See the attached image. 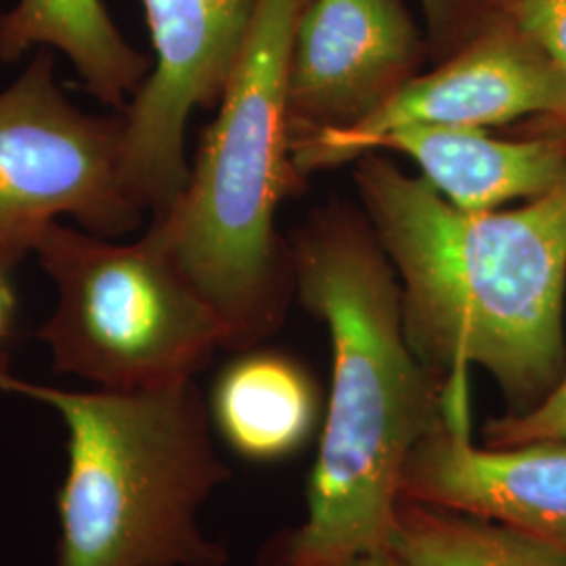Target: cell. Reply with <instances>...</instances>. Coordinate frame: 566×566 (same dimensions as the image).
Returning a JSON list of instances; mask_svg holds the SVG:
<instances>
[{
  "instance_id": "13",
  "label": "cell",
  "mask_w": 566,
  "mask_h": 566,
  "mask_svg": "<svg viewBox=\"0 0 566 566\" xmlns=\"http://www.w3.org/2000/svg\"><path fill=\"white\" fill-rule=\"evenodd\" d=\"M36 46L63 53L86 91L120 114L151 72V60L124 39L103 0H18L0 13V63Z\"/></svg>"
},
{
  "instance_id": "4",
  "label": "cell",
  "mask_w": 566,
  "mask_h": 566,
  "mask_svg": "<svg viewBox=\"0 0 566 566\" xmlns=\"http://www.w3.org/2000/svg\"><path fill=\"white\" fill-rule=\"evenodd\" d=\"M65 428L55 566H227L200 516L231 479L196 380L149 390H72L13 376Z\"/></svg>"
},
{
  "instance_id": "10",
  "label": "cell",
  "mask_w": 566,
  "mask_h": 566,
  "mask_svg": "<svg viewBox=\"0 0 566 566\" xmlns=\"http://www.w3.org/2000/svg\"><path fill=\"white\" fill-rule=\"evenodd\" d=\"M401 497L510 526L566 554V441L474 446L470 369L447 376L441 420L409 455Z\"/></svg>"
},
{
  "instance_id": "1",
  "label": "cell",
  "mask_w": 566,
  "mask_h": 566,
  "mask_svg": "<svg viewBox=\"0 0 566 566\" xmlns=\"http://www.w3.org/2000/svg\"><path fill=\"white\" fill-rule=\"evenodd\" d=\"M290 248L296 298L329 334L332 385L306 516L263 563L340 566L388 549L405 465L441 420L447 376L407 343L397 273L361 208H315Z\"/></svg>"
},
{
  "instance_id": "17",
  "label": "cell",
  "mask_w": 566,
  "mask_h": 566,
  "mask_svg": "<svg viewBox=\"0 0 566 566\" xmlns=\"http://www.w3.org/2000/svg\"><path fill=\"white\" fill-rule=\"evenodd\" d=\"M535 441H566V371L544 401L523 413L491 418L483 426V446L512 447Z\"/></svg>"
},
{
  "instance_id": "8",
  "label": "cell",
  "mask_w": 566,
  "mask_h": 566,
  "mask_svg": "<svg viewBox=\"0 0 566 566\" xmlns=\"http://www.w3.org/2000/svg\"><path fill=\"white\" fill-rule=\"evenodd\" d=\"M566 86L546 51L497 11L485 30L432 72L399 88L364 122L292 139L304 177L357 163L378 139L403 128H495L556 116Z\"/></svg>"
},
{
  "instance_id": "15",
  "label": "cell",
  "mask_w": 566,
  "mask_h": 566,
  "mask_svg": "<svg viewBox=\"0 0 566 566\" xmlns=\"http://www.w3.org/2000/svg\"><path fill=\"white\" fill-rule=\"evenodd\" d=\"M495 9L523 28L546 51L566 86V0H495ZM507 130L510 137L544 135L566 142V97L556 116L521 122Z\"/></svg>"
},
{
  "instance_id": "6",
  "label": "cell",
  "mask_w": 566,
  "mask_h": 566,
  "mask_svg": "<svg viewBox=\"0 0 566 566\" xmlns=\"http://www.w3.org/2000/svg\"><path fill=\"white\" fill-rule=\"evenodd\" d=\"M122 114H84L61 91L53 53L39 49L0 91V263L15 269L61 217L102 238L142 224L122 181Z\"/></svg>"
},
{
  "instance_id": "11",
  "label": "cell",
  "mask_w": 566,
  "mask_h": 566,
  "mask_svg": "<svg viewBox=\"0 0 566 566\" xmlns=\"http://www.w3.org/2000/svg\"><path fill=\"white\" fill-rule=\"evenodd\" d=\"M380 149L411 158L420 177L470 214L539 198L566 179V142L558 137L500 139L489 128H403L371 147Z\"/></svg>"
},
{
  "instance_id": "5",
  "label": "cell",
  "mask_w": 566,
  "mask_h": 566,
  "mask_svg": "<svg viewBox=\"0 0 566 566\" xmlns=\"http://www.w3.org/2000/svg\"><path fill=\"white\" fill-rule=\"evenodd\" d=\"M32 254L57 292L36 334L57 374L103 390H149L196 380L224 348L212 306L147 233L116 243L53 221Z\"/></svg>"
},
{
  "instance_id": "16",
  "label": "cell",
  "mask_w": 566,
  "mask_h": 566,
  "mask_svg": "<svg viewBox=\"0 0 566 566\" xmlns=\"http://www.w3.org/2000/svg\"><path fill=\"white\" fill-rule=\"evenodd\" d=\"M430 61L449 60L497 15L495 0H420Z\"/></svg>"
},
{
  "instance_id": "7",
  "label": "cell",
  "mask_w": 566,
  "mask_h": 566,
  "mask_svg": "<svg viewBox=\"0 0 566 566\" xmlns=\"http://www.w3.org/2000/svg\"><path fill=\"white\" fill-rule=\"evenodd\" d=\"M259 0H143L151 72L130 97L122 181L130 200L163 219L189 181L185 133L191 114L217 107L240 60Z\"/></svg>"
},
{
  "instance_id": "2",
  "label": "cell",
  "mask_w": 566,
  "mask_h": 566,
  "mask_svg": "<svg viewBox=\"0 0 566 566\" xmlns=\"http://www.w3.org/2000/svg\"><path fill=\"white\" fill-rule=\"evenodd\" d=\"M361 210L401 292L405 338L439 374L481 367L507 413L544 401L566 371V179L514 210L470 214L369 151Z\"/></svg>"
},
{
  "instance_id": "18",
  "label": "cell",
  "mask_w": 566,
  "mask_h": 566,
  "mask_svg": "<svg viewBox=\"0 0 566 566\" xmlns=\"http://www.w3.org/2000/svg\"><path fill=\"white\" fill-rule=\"evenodd\" d=\"M340 566H407L390 552V549H386V552H376V554H364V556H357V558H353V560H348V563H344Z\"/></svg>"
},
{
  "instance_id": "9",
  "label": "cell",
  "mask_w": 566,
  "mask_h": 566,
  "mask_svg": "<svg viewBox=\"0 0 566 566\" xmlns=\"http://www.w3.org/2000/svg\"><path fill=\"white\" fill-rule=\"evenodd\" d=\"M428 61L403 0H304L285 84L292 139L364 122Z\"/></svg>"
},
{
  "instance_id": "12",
  "label": "cell",
  "mask_w": 566,
  "mask_h": 566,
  "mask_svg": "<svg viewBox=\"0 0 566 566\" xmlns=\"http://www.w3.org/2000/svg\"><path fill=\"white\" fill-rule=\"evenodd\" d=\"M210 420L224 446L248 462L298 453L324 422L319 386L292 355L263 346L240 350L219 371Z\"/></svg>"
},
{
  "instance_id": "14",
  "label": "cell",
  "mask_w": 566,
  "mask_h": 566,
  "mask_svg": "<svg viewBox=\"0 0 566 566\" xmlns=\"http://www.w3.org/2000/svg\"><path fill=\"white\" fill-rule=\"evenodd\" d=\"M388 549L407 566H566V554L510 526L401 497Z\"/></svg>"
},
{
  "instance_id": "3",
  "label": "cell",
  "mask_w": 566,
  "mask_h": 566,
  "mask_svg": "<svg viewBox=\"0 0 566 566\" xmlns=\"http://www.w3.org/2000/svg\"><path fill=\"white\" fill-rule=\"evenodd\" d=\"M303 2L259 0L185 191L147 229L212 306L224 348L235 353L271 338L296 298L292 248L277 231V210L306 182L294 163L285 105Z\"/></svg>"
}]
</instances>
